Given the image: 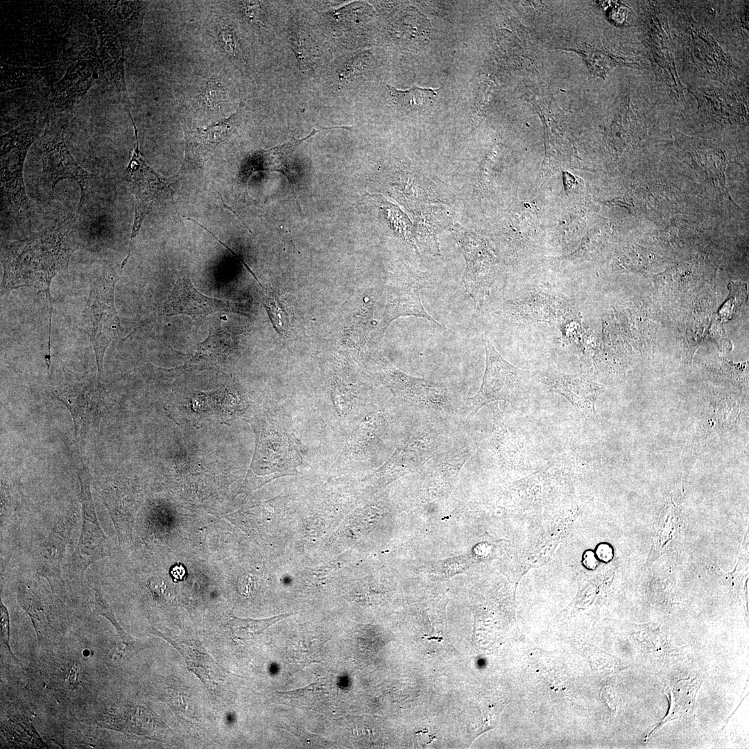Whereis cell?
Returning a JSON list of instances; mask_svg holds the SVG:
<instances>
[{"mask_svg":"<svg viewBox=\"0 0 749 749\" xmlns=\"http://www.w3.org/2000/svg\"><path fill=\"white\" fill-rule=\"evenodd\" d=\"M597 553L599 558L605 561L609 560L612 558V549L606 544L599 546Z\"/></svg>","mask_w":749,"mask_h":749,"instance_id":"cell-27","label":"cell"},{"mask_svg":"<svg viewBox=\"0 0 749 749\" xmlns=\"http://www.w3.org/2000/svg\"><path fill=\"white\" fill-rule=\"evenodd\" d=\"M451 232L466 261L463 277L465 290L474 304V311L482 307L494 281L495 258L485 241L462 227L455 225Z\"/></svg>","mask_w":749,"mask_h":749,"instance_id":"cell-7","label":"cell"},{"mask_svg":"<svg viewBox=\"0 0 749 749\" xmlns=\"http://www.w3.org/2000/svg\"><path fill=\"white\" fill-rule=\"evenodd\" d=\"M486 365L481 386L470 399L472 415L496 401L511 402L521 393L528 378L527 372L510 364L483 334Z\"/></svg>","mask_w":749,"mask_h":749,"instance_id":"cell-4","label":"cell"},{"mask_svg":"<svg viewBox=\"0 0 749 749\" xmlns=\"http://www.w3.org/2000/svg\"><path fill=\"white\" fill-rule=\"evenodd\" d=\"M291 614H284L263 619L232 617L229 626L232 635L236 640L248 642L259 636L273 623Z\"/></svg>","mask_w":749,"mask_h":749,"instance_id":"cell-16","label":"cell"},{"mask_svg":"<svg viewBox=\"0 0 749 749\" xmlns=\"http://www.w3.org/2000/svg\"><path fill=\"white\" fill-rule=\"evenodd\" d=\"M80 485L82 527L77 546L71 560V569L76 574H83L95 562L109 556L108 538L98 523L91 490V476L83 465L78 472Z\"/></svg>","mask_w":749,"mask_h":749,"instance_id":"cell-6","label":"cell"},{"mask_svg":"<svg viewBox=\"0 0 749 749\" xmlns=\"http://www.w3.org/2000/svg\"><path fill=\"white\" fill-rule=\"evenodd\" d=\"M171 574L175 580H181L185 575V569L182 565H175L171 569Z\"/></svg>","mask_w":749,"mask_h":749,"instance_id":"cell-28","label":"cell"},{"mask_svg":"<svg viewBox=\"0 0 749 749\" xmlns=\"http://www.w3.org/2000/svg\"><path fill=\"white\" fill-rule=\"evenodd\" d=\"M585 57L590 67L600 62L599 76L606 74L611 69L617 65L616 62L608 55L599 51H589L585 53Z\"/></svg>","mask_w":749,"mask_h":749,"instance_id":"cell-22","label":"cell"},{"mask_svg":"<svg viewBox=\"0 0 749 749\" xmlns=\"http://www.w3.org/2000/svg\"><path fill=\"white\" fill-rule=\"evenodd\" d=\"M51 393L69 411L76 436H83L98 427L105 394V388L98 379L69 378L51 387Z\"/></svg>","mask_w":749,"mask_h":749,"instance_id":"cell-5","label":"cell"},{"mask_svg":"<svg viewBox=\"0 0 749 749\" xmlns=\"http://www.w3.org/2000/svg\"><path fill=\"white\" fill-rule=\"evenodd\" d=\"M236 309L235 304L227 300L201 293L186 275L178 279L164 305V313L169 316L179 314L205 316L216 312H236Z\"/></svg>","mask_w":749,"mask_h":749,"instance_id":"cell-9","label":"cell"},{"mask_svg":"<svg viewBox=\"0 0 749 749\" xmlns=\"http://www.w3.org/2000/svg\"><path fill=\"white\" fill-rule=\"evenodd\" d=\"M152 633L166 640L183 656L188 669L196 674L209 689L221 679L222 669L200 641L163 634L153 628Z\"/></svg>","mask_w":749,"mask_h":749,"instance_id":"cell-13","label":"cell"},{"mask_svg":"<svg viewBox=\"0 0 749 749\" xmlns=\"http://www.w3.org/2000/svg\"><path fill=\"white\" fill-rule=\"evenodd\" d=\"M42 173L45 181L53 191L56 184L62 180L75 181L80 187V198L78 212L86 205L97 191V177L83 169L71 155L64 138L59 141L49 139L40 146Z\"/></svg>","mask_w":749,"mask_h":749,"instance_id":"cell-8","label":"cell"},{"mask_svg":"<svg viewBox=\"0 0 749 749\" xmlns=\"http://www.w3.org/2000/svg\"><path fill=\"white\" fill-rule=\"evenodd\" d=\"M198 98L203 109L218 110L225 101V87L218 80L212 78L202 87Z\"/></svg>","mask_w":749,"mask_h":749,"instance_id":"cell-21","label":"cell"},{"mask_svg":"<svg viewBox=\"0 0 749 749\" xmlns=\"http://www.w3.org/2000/svg\"><path fill=\"white\" fill-rule=\"evenodd\" d=\"M240 5L243 15L250 23L257 26L264 25V15L259 2L242 1Z\"/></svg>","mask_w":749,"mask_h":749,"instance_id":"cell-24","label":"cell"},{"mask_svg":"<svg viewBox=\"0 0 749 749\" xmlns=\"http://www.w3.org/2000/svg\"><path fill=\"white\" fill-rule=\"evenodd\" d=\"M1 640L10 653L9 615L6 606L1 602Z\"/></svg>","mask_w":749,"mask_h":749,"instance_id":"cell-26","label":"cell"},{"mask_svg":"<svg viewBox=\"0 0 749 749\" xmlns=\"http://www.w3.org/2000/svg\"><path fill=\"white\" fill-rule=\"evenodd\" d=\"M388 92L400 109L408 112H417L427 108L438 96L439 89L422 88L417 85L411 89L402 90L386 85Z\"/></svg>","mask_w":749,"mask_h":749,"instance_id":"cell-15","label":"cell"},{"mask_svg":"<svg viewBox=\"0 0 749 749\" xmlns=\"http://www.w3.org/2000/svg\"><path fill=\"white\" fill-rule=\"evenodd\" d=\"M132 123L136 143L126 169V178L132 188L136 203L128 252L121 268L128 260L132 241L137 236L144 219L159 203L173 197L179 180L178 175L171 178L161 176L146 162L139 149L137 130L135 123Z\"/></svg>","mask_w":749,"mask_h":749,"instance_id":"cell-3","label":"cell"},{"mask_svg":"<svg viewBox=\"0 0 749 749\" xmlns=\"http://www.w3.org/2000/svg\"><path fill=\"white\" fill-rule=\"evenodd\" d=\"M264 305L276 330L279 333L282 332L285 326V315L279 303L275 298H271L268 299Z\"/></svg>","mask_w":749,"mask_h":749,"instance_id":"cell-23","label":"cell"},{"mask_svg":"<svg viewBox=\"0 0 749 749\" xmlns=\"http://www.w3.org/2000/svg\"><path fill=\"white\" fill-rule=\"evenodd\" d=\"M118 279L119 276L107 267L97 268L89 275V295L82 313L81 325L93 346L98 379L104 372L105 351L121 330L114 303V289Z\"/></svg>","mask_w":749,"mask_h":749,"instance_id":"cell-2","label":"cell"},{"mask_svg":"<svg viewBox=\"0 0 749 749\" xmlns=\"http://www.w3.org/2000/svg\"><path fill=\"white\" fill-rule=\"evenodd\" d=\"M337 128L348 130V127L346 126L323 128L319 130L313 129L309 135L302 139H297L293 137L289 141L279 146L268 150L261 149L257 151L246 162L242 173L243 178L247 180L253 173L259 171H275L285 175L291 184L293 183L295 173L292 165V157L295 148L304 141L322 130Z\"/></svg>","mask_w":749,"mask_h":749,"instance_id":"cell-11","label":"cell"},{"mask_svg":"<svg viewBox=\"0 0 749 749\" xmlns=\"http://www.w3.org/2000/svg\"><path fill=\"white\" fill-rule=\"evenodd\" d=\"M363 58L361 55H356L346 60L338 71L339 79L348 80L355 78L361 72Z\"/></svg>","mask_w":749,"mask_h":749,"instance_id":"cell-25","label":"cell"},{"mask_svg":"<svg viewBox=\"0 0 749 749\" xmlns=\"http://www.w3.org/2000/svg\"><path fill=\"white\" fill-rule=\"evenodd\" d=\"M539 379L551 391L565 397L575 408L579 417L588 419L594 416L598 388L585 375L546 370L540 373Z\"/></svg>","mask_w":749,"mask_h":749,"instance_id":"cell-10","label":"cell"},{"mask_svg":"<svg viewBox=\"0 0 749 749\" xmlns=\"http://www.w3.org/2000/svg\"><path fill=\"white\" fill-rule=\"evenodd\" d=\"M77 225L74 216L56 227L1 246V295L33 287L45 293L51 311V283L57 275L68 271L70 258L80 245Z\"/></svg>","mask_w":749,"mask_h":749,"instance_id":"cell-1","label":"cell"},{"mask_svg":"<svg viewBox=\"0 0 749 749\" xmlns=\"http://www.w3.org/2000/svg\"><path fill=\"white\" fill-rule=\"evenodd\" d=\"M420 290L419 284L410 279H404L388 287L385 311L380 325L381 332H384L393 320L407 316L423 318L438 327H443L425 310L421 300Z\"/></svg>","mask_w":749,"mask_h":749,"instance_id":"cell-12","label":"cell"},{"mask_svg":"<svg viewBox=\"0 0 749 749\" xmlns=\"http://www.w3.org/2000/svg\"><path fill=\"white\" fill-rule=\"evenodd\" d=\"M697 684L681 685L671 690V696L673 698V705L670 710L667 720L674 719L688 714L694 705L695 694L697 691Z\"/></svg>","mask_w":749,"mask_h":749,"instance_id":"cell-20","label":"cell"},{"mask_svg":"<svg viewBox=\"0 0 749 749\" xmlns=\"http://www.w3.org/2000/svg\"><path fill=\"white\" fill-rule=\"evenodd\" d=\"M216 30L218 40L227 54L239 64H245L241 42L232 27L222 21L218 24Z\"/></svg>","mask_w":749,"mask_h":749,"instance_id":"cell-19","label":"cell"},{"mask_svg":"<svg viewBox=\"0 0 749 749\" xmlns=\"http://www.w3.org/2000/svg\"><path fill=\"white\" fill-rule=\"evenodd\" d=\"M239 110L229 117L221 119L205 128H198V132L203 141L209 146L220 144L227 139L232 130L234 123L241 115Z\"/></svg>","mask_w":749,"mask_h":749,"instance_id":"cell-17","label":"cell"},{"mask_svg":"<svg viewBox=\"0 0 749 749\" xmlns=\"http://www.w3.org/2000/svg\"><path fill=\"white\" fill-rule=\"evenodd\" d=\"M94 605L98 614L106 618L114 626L123 642L126 651L137 652L143 648V644L141 642H137L132 637L127 634L120 626L114 614L110 608L107 603L103 599L102 594L98 589H95Z\"/></svg>","mask_w":749,"mask_h":749,"instance_id":"cell-18","label":"cell"},{"mask_svg":"<svg viewBox=\"0 0 749 749\" xmlns=\"http://www.w3.org/2000/svg\"><path fill=\"white\" fill-rule=\"evenodd\" d=\"M65 542L57 533L50 534L36 554V571L51 583L61 575V564L64 556Z\"/></svg>","mask_w":749,"mask_h":749,"instance_id":"cell-14","label":"cell"}]
</instances>
